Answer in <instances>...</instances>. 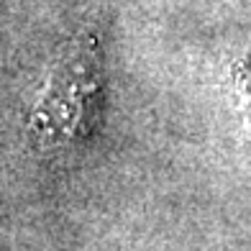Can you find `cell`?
<instances>
[{"mask_svg":"<svg viewBox=\"0 0 251 251\" xmlns=\"http://www.w3.org/2000/svg\"><path fill=\"white\" fill-rule=\"evenodd\" d=\"M102 108V49L95 28L70 36L49 59L26 110L33 144L49 154H70L90 141Z\"/></svg>","mask_w":251,"mask_h":251,"instance_id":"obj_1","label":"cell"},{"mask_svg":"<svg viewBox=\"0 0 251 251\" xmlns=\"http://www.w3.org/2000/svg\"><path fill=\"white\" fill-rule=\"evenodd\" d=\"M233 90H236V105L241 110L244 126L251 133V49L233 64Z\"/></svg>","mask_w":251,"mask_h":251,"instance_id":"obj_2","label":"cell"}]
</instances>
